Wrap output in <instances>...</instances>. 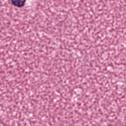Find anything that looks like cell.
Instances as JSON below:
<instances>
[{
	"label": "cell",
	"instance_id": "cell-1",
	"mask_svg": "<svg viewBox=\"0 0 126 126\" xmlns=\"http://www.w3.org/2000/svg\"><path fill=\"white\" fill-rule=\"evenodd\" d=\"M11 3L17 7H23L26 0H10Z\"/></svg>",
	"mask_w": 126,
	"mask_h": 126
}]
</instances>
